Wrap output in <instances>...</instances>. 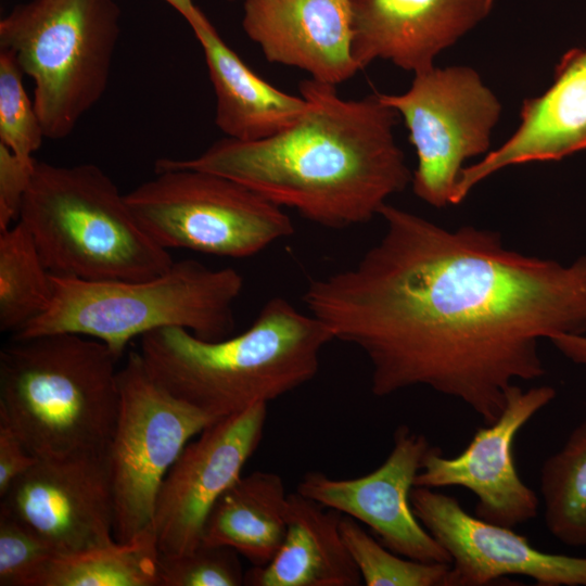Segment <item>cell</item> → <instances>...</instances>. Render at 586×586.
Instances as JSON below:
<instances>
[{
    "label": "cell",
    "mask_w": 586,
    "mask_h": 586,
    "mask_svg": "<svg viewBox=\"0 0 586 586\" xmlns=\"http://www.w3.org/2000/svg\"><path fill=\"white\" fill-rule=\"evenodd\" d=\"M379 215L380 241L302 297L333 340L365 354L373 395L426 386L491 424L515 380L545 374L540 339L586 332V255L563 265L493 230H447L387 203Z\"/></svg>",
    "instance_id": "cell-1"
},
{
    "label": "cell",
    "mask_w": 586,
    "mask_h": 586,
    "mask_svg": "<svg viewBox=\"0 0 586 586\" xmlns=\"http://www.w3.org/2000/svg\"><path fill=\"white\" fill-rule=\"evenodd\" d=\"M300 91L306 110L277 135L225 137L195 157L166 160L235 180L327 228L369 221L412 179L394 138L398 113L378 92L343 99L313 78Z\"/></svg>",
    "instance_id": "cell-2"
},
{
    "label": "cell",
    "mask_w": 586,
    "mask_h": 586,
    "mask_svg": "<svg viewBox=\"0 0 586 586\" xmlns=\"http://www.w3.org/2000/svg\"><path fill=\"white\" fill-rule=\"evenodd\" d=\"M331 341L320 320L276 296L235 336L208 341L163 328L142 335L138 352L157 384L219 420L309 382Z\"/></svg>",
    "instance_id": "cell-3"
},
{
    "label": "cell",
    "mask_w": 586,
    "mask_h": 586,
    "mask_svg": "<svg viewBox=\"0 0 586 586\" xmlns=\"http://www.w3.org/2000/svg\"><path fill=\"white\" fill-rule=\"evenodd\" d=\"M118 359L77 333L12 337L0 352V417L37 458L105 451L120 403Z\"/></svg>",
    "instance_id": "cell-4"
},
{
    "label": "cell",
    "mask_w": 586,
    "mask_h": 586,
    "mask_svg": "<svg viewBox=\"0 0 586 586\" xmlns=\"http://www.w3.org/2000/svg\"><path fill=\"white\" fill-rule=\"evenodd\" d=\"M51 275L82 281H137L175 260L141 227L98 165L37 161L20 219Z\"/></svg>",
    "instance_id": "cell-5"
},
{
    "label": "cell",
    "mask_w": 586,
    "mask_h": 586,
    "mask_svg": "<svg viewBox=\"0 0 586 586\" xmlns=\"http://www.w3.org/2000/svg\"><path fill=\"white\" fill-rule=\"evenodd\" d=\"M243 284L235 269H213L195 259L174 262L164 273L137 281L52 275L48 308L12 337L77 333L103 342L118 358L132 339L163 328L221 340L234 329L233 306Z\"/></svg>",
    "instance_id": "cell-6"
},
{
    "label": "cell",
    "mask_w": 586,
    "mask_h": 586,
    "mask_svg": "<svg viewBox=\"0 0 586 586\" xmlns=\"http://www.w3.org/2000/svg\"><path fill=\"white\" fill-rule=\"evenodd\" d=\"M120 34L115 0H31L0 21V49L34 81L44 136L63 139L106 90Z\"/></svg>",
    "instance_id": "cell-7"
},
{
    "label": "cell",
    "mask_w": 586,
    "mask_h": 586,
    "mask_svg": "<svg viewBox=\"0 0 586 586\" xmlns=\"http://www.w3.org/2000/svg\"><path fill=\"white\" fill-rule=\"evenodd\" d=\"M154 177L125 194L145 232L166 250L253 256L294 233L282 207L230 178L155 162Z\"/></svg>",
    "instance_id": "cell-8"
},
{
    "label": "cell",
    "mask_w": 586,
    "mask_h": 586,
    "mask_svg": "<svg viewBox=\"0 0 586 586\" xmlns=\"http://www.w3.org/2000/svg\"><path fill=\"white\" fill-rule=\"evenodd\" d=\"M118 380L119 410L105 455L114 497V536L126 543L151 526L167 472L186 445L217 419L157 384L139 352L128 354Z\"/></svg>",
    "instance_id": "cell-9"
},
{
    "label": "cell",
    "mask_w": 586,
    "mask_h": 586,
    "mask_svg": "<svg viewBox=\"0 0 586 586\" xmlns=\"http://www.w3.org/2000/svg\"><path fill=\"white\" fill-rule=\"evenodd\" d=\"M380 97L409 131L415 194L434 207L451 204L463 162L488 151L501 112L497 97L477 72L459 65L416 73L406 92Z\"/></svg>",
    "instance_id": "cell-10"
},
{
    "label": "cell",
    "mask_w": 586,
    "mask_h": 586,
    "mask_svg": "<svg viewBox=\"0 0 586 586\" xmlns=\"http://www.w3.org/2000/svg\"><path fill=\"white\" fill-rule=\"evenodd\" d=\"M267 405L215 421L182 449L161 485L151 523L161 555L184 553L202 543L212 509L259 446Z\"/></svg>",
    "instance_id": "cell-11"
},
{
    "label": "cell",
    "mask_w": 586,
    "mask_h": 586,
    "mask_svg": "<svg viewBox=\"0 0 586 586\" xmlns=\"http://www.w3.org/2000/svg\"><path fill=\"white\" fill-rule=\"evenodd\" d=\"M56 556L111 545L115 508L105 451L38 458L1 497Z\"/></svg>",
    "instance_id": "cell-12"
},
{
    "label": "cell",
    "mask_w": 586,
    "mask_h": 586,
    "mask_svg": "<svg viewBox=\"0 0 586 586\" xmlns=\"http://www.w3.org/2000/svg\"><path fill=\"white\" fill-rule=\"evenodd\" d=\"M556 390L542 385L523 391L513 384L500 416L479 428L468 446L447 458L437 447L425 456L415 487H464L477 498V518L514 527L537 515L536 493L520 477L513 445L520 430L556 397Z\"/></svg>",
    "instance_id": "cell-13"
},
{
    "label": "cell",
    "mask_w": 586,
    "mask_h": 586,
    "mask_svg": "<svg viewBox=\"0 0 586 586\" xmlns=\"http://www.w3.org/2000/svg\"><path fill=\"white\" fill-rule=\"evenodd\" d=\"M432 448L423 434L399 425L393 447L372 472L333 479L319 471L303 475L296 492L371 528L393 552L422 562L451 563L448 552L416 517L410 493Z\"/></svg>",
    "instance_id": "cell-14"
},
{
    "label": "cell",
    "mask_w": 586,
    "mask_h": 586,
    "mask_svg": "<svg viewBox=\"0 0 586 586\" xmlns=\"http://www.w3.org/2000/svg\"><path fill=\"white\" fill-rule=\"evenodd\" d=\"M412 510L451 558L448 586H483L522 575L540 586H586V557L544 552L510 527L468 513L434 488L413 487Z\"/></svg>",
    "instance_id": "cell-15"
},
{
    "label": "cell",
    "mask_w": 586,
    "mask_h": 586,
    "mask_svg": "<svg viewBox=\"0 0 586 586\" xmlns=\"http://www.w3.org/2000/svg\"><path fill=\"white\" fill-rule=\"evenodd\" d=\"M496 0H351L353 55L360 69L387 60L413 74L476 27Z\"/></svg>",
    "instance_id": "cell-16"
},
{
    "label": "cell",
    "mask_w": 586,
    "mask_h": 586,
    "mask_svg": "<svg viewBox=\"0 0 586 586\" xmlns=\"http://www.w3.org/2000/svg\"><path fill=\"white\" fill-rule=\"evenodd\" d=\"M242 26L266 60L336 86L360 68L351 0H243Z\"/></svg>",
    "instance_id": "cell-17"
},
{
    "label": "cell",
    "mask_w": 586,
    "mask_h": 586,
    "mask_svg": "<svg viewBox=\"0 0 586 586\" xmlns=\"http://www.w3.org/2000/svg\"><path fill=\"white\" fill-rule=\"evenodd\" d=\"M520 117L505 143L462 168L451 204L461 203L474 186L505 167L559 161L586 149V48L571 49L561 58L552 85L524 100Z\"/></svg>",
    "instance_id": "cell-18"
},
{
    "label": "cell",
    "mask_w": 586,
    "mask_h": 586,
    "mask_svg": "<svg viewBox=\"0 0 586 586\" xmlns=\"http://www.w3.org/2000/svg\"><path fill=\"white\" fill-rule=\"evenodd\" d=\"M190 26L203 49L214 87L215 123L227 138L265 139L288 128L304 113L306 100L277 89L255 74L204 13Z\"/></svg>",
    "instance_id": "cell-19"
},
{
    "label": "cell",
    "mask_w": 586,
    "mask_h": 586,
    "mask_svg": "<svg viewBox=\"0 0 586 586\" xmlns=\"http://www.w3.org/2000/svg\"><path fill=\"white\" fill-rule=\"evenodd\" d=\"M342 513L295 492L289 494L286 531L273 558L252 566L249 586H358L360 573L341 534Z\"/></svg>",
    "instance_id": "cell-20"
},
{
    "label": "cell",
    "mask_w": 586,
    "mask_h": 586,
    "mask_svg": "<svg viewBox=\"0 0 586 586\" xmlns=\"http://www.w3.org/2000/svg\"><path fill=\"white\" fill-rule=\"evenodd\" d=\"M288 501L279 474L242 475L212 509L202 542L231 547L252 566L266 565L284 538Z\"/></svg>",
    "instance_id": "cell-21"
},
{
    "label": "cell",
    "mask_w": 586,
    "mask_h": 586,
    "mask_svg": "<svg viewBox=\"0 0 586 586\" xmlns=\"http://www.w3.org/2000/svg\"><path fill=\"white\" fill-rule=\"evenodd\" d=\"M158 561L151 525L126 543L54 557L37 586H158Z\"/></svg>",
    "instance_id": "cell-22"
},
{
    "label": "cell",
    "mask_w": 586,
    "mask_h": 586,
    "mask_svg": "<svg viewBox=\"0 0 586 586\" xmlns=\"http://www.w3.org/2000/svg\"><path fill=\"white\" fill-rule=\"evenodd\" d=\"M52 295V275L24 224L0 231V330L16 334L43 314Z\"/></svg>",
    "instance_id": "cell-23"
},
{
    "label": "cell",
    "mask_w": 586,
    "mask_h": 586,
    "mask_svg": "<svg viewBox=\"0 0 586 586\" xmlns=\"http://www.w3.org/2000/svg\"><path fill=\"white\" fill-rule=\"evenodd\" d=\"M544 520L562 544L586 547V420L540 469Z\"/></svg>",
    "instance_id": "cell-24"
},
{
    "label": "cell",
    "mask_w": 586,
    "mask_h": 586,
    "mask_svg": "<svg viewBox=\"0 0 586 586\" xmlns=\"http://www.w3.org/2000/svg\"><path fill=\"white\" fill-rule=\"evenodd\" d=\"M341 534L366 586H448L449 563L422 562L399 556L342 517Z\"/></svg>",
    "instance_id": "cell-25"
},
{
    "label": "cell",
    "mask_w": 586,
    "mask_h": 586,
    "mask_svg": "<svg viewBox=\"0 0 586 586\" xmlns=\"http://www.w3.org/2000/svg\"><path fill=\"white\" fill-rule=\"evenodd\" d=\"M24 75L14 53L0 49V143L30 158L46 136L34 101L25 90Z\"/></svg>",
    "instance_id": "cell-26"
},
{
    "label": "cell",
    "mask_w": 586,
    "mask_h": 586,
    "mask_svg": "<svg viewBox=\"0 0 586 586\" xmlns=\"http://www.w3.org/2000/svg\"><path fill=\"white\" fill-rule=\"evenodd\" d=\"M239 556L231 547L204 542L184 553H160L158 586L244 585Z\"/></svg>",
    "instance_id": "cell-27"
},
{
    "label": "cell",
    "mask_w": 586,
    "mask_h": 586,
    "mask_svg": "<svg viewBox=\"0 0 586 586\" xmlns=\"http://www.w3.org/2000/svg\"><path fill=\"white\" fill-rule=\"evenodd\" d=\"M54 557L44 540L0 508V586H37Z\"/></svg>",
    "instance_id": "cell-28"
},
{
    "label": "cell",
    "mask_w": 586,
    "mask_h": 586,
    "mask_svg": "<svg viewBox=\"0 0 586 586\" xmlns=\"http://www.w3.org/2000/svg\"><path fill=\"white\" fill-rule=\"evenodd\" d=\"M36 162L35 157L18 156L0 143V231L18 221Z\"/></svg>",
    "instance_id": "cell-29"
},
{
    "label": "cell",
    "mask_w": 586,
    "mask_h": 586,
    "mask_svg": "<svg viewBox=\"0 0 586 586\" xmlns=\"http://www.w3.org/2000/svg\"><path fill=\"white\" fill-rule=\"evenodd\" d=\"M37 459L9 422L0 417V497Z\"/></svg>",
    "instance_id": "cell-30"
},
{
    "label": "cell",
    "mask_w": 586,
    "mask_h": 586,
    "mask_svg": "<svg viewBox=\"0 0 586 586\" xmlns=\"http://www.w3.org/2000/svg\"><path fill=\"white\" fill-rule=\"evenodd\" d=\"M553 346L574 364L586 367V335L560 333L550 339Z\"/></svg>",
    "instance_id": "cell-31"
},
{
    "label": "cell",
    "mask_w": 586,
    "mask_h": 586,
    "mask_svg": "<svg viewBox=\"0 0 586 586\" xmlns=\"http://www.w3.org/2000/svg\"><path fill=\"white\" fill-rule=\"evenodd\" d=\"M191 25L203 13L192 0H164Z\"/></svg>",
    "instance_id": "cell-32"
},
{
    "label": "cell",
    "mask_w": 586,
    "mask_h": 586,
    "mask_svg": "<svg viewBox=\"0 0 586 586\" xmlns=\"http://www.w3.org/2000/svg\"><path fill=\"white\" fill-rule=\"evenodd\" d=\"M229 1H234V0H229Z\"/></svg>",
    "instance_id": "cell-33"
}]
</instances>
